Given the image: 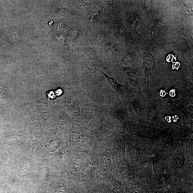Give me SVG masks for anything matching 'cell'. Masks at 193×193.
<instances>
[{
	"mask_svg": "<svg viewBox=\"0 0 193 193\" xmlns=\"http://www.w3.org/2000/svg\"><path fill=\"white\" fill-rule=\"evenodd\" d=\"M97 70H99V72L101 73L102 74L104 75L105 77L107 79L108 82L109 83V84L111 85L115 90L117 91L119 93L122 95H125V86L118 84L113 78L108 76L106 74L102 72V71H100L98 69H97Z\"/></svg>",
	"mask_w": 193,
	"mask_h": 193,
	"instance_id": "6da1fadb",
	"label": "cell"
},
{
	"mask_svg": "<svg viewBox=\"0 0 193 193\" xmlns=\"http://www.w3.org/2000/svg\"><path fill=\"white\" fill-rule=\"evenodd\" d=\"M83 63L87 67L89 70L91 72L95 73L96 72V62L88 59L83 61Z\"/></svg>",
	"mask_w": 193,
	"mask_h": 193,
	"instance_id": "7a4b0ae2",
	"label": "cell"
},
{
	"mask_svg": "<svg viewBox=\"0 0 193 193\" xmlns=\"http://www.w3.org/2000/svg\"><path fill=\"white\" fill-rule=\"evenodd\" d=\"M85 53L88 58V59L96 62L97 61L98 58L97 53L92 48H87L85 50Z\"/></svg>",
	"mask_w": 193,
	"mask_h": 193,
	"instance_id": "3957f363",
	"label": "cell"
},
{
	"mask_svg": "<svg viewBox=\"0 0 193 193\" xmlns=\"http://www.w3.org/2000/svg\"><path fill=\"white\" fill-rule=\"evenodd\" d=\"M106 47L107 53L108 54H111L114 53L117 50V46L113 44H107Z\"/></svg>",
	"mask_w": 193,
	"mask_h": 193,
	"instance_id": "277c9868",
	"label": "cell"
},
{
	"mask_svg": "<svg viewBox=\"0 0 193 193\" xmlns=\"http://www.w3.org/2000/svg\"><path fill=\"white\" fill-rule=\"evenodd\" d=\"M116 27L118 32L121 35H123L124 34V30L123 26L120 22H118L116 24Z\"/></svg>",
	"mask_w": 193,
	"mask_h": 193,
	"instance_id": "5b68a950",
	"label": "cell"
},
{
	"mask_svg": "<svg viewBox=\"0 0 193 193\" xmlns=\"http://www.w3.org/2000/svg\"><path fill=\"white\" fill-rule=\"evenodd\" d=\"M80 29H81V28L79 25H78L75 28L74 30V35H73L75 39H76L78 37L80 31Z\"/></svg>",
	"mask_w": 193,
	"mask_h": 193,
	"instance_id": "8992f818",
	"label": "cell"
},
{
	"mask_svg": "<svg viewBox=\"0 0 193 193\" xmlns=\"http://www.w3.org/2000/svg\"><path fill=\"white\" fill-rule=\"evenodd\" d=\"M99 15V11L94 12L93 13L90 18L91 21H93L95 20H96L98 18V17Z\"/></svg>",
	"mask_w": 193,
	"mask_h": 193,
	"instance_id": "52a82bcc",
	"label": "cell"
},
{
	"mask_svg": "<svg viewBox=\"0 0 193 193\" xmlns=\"http://www.w3.org/2000/svg\"><path fill=\"white\" fill-rule=\"evenodd\" d=\"M104 36L102 34H99L96 36V41L97 43H100L102 42L104 39Z\"/></svg>",
	"mask_w": 193,
	"mask_h": 193,
	"instance_id": "ba28073f",
	"label": "cell"
},
{
	"mask_svg": "<svg viewBox=\"0 0 193 193\" xmlns=\"http://www.w3.org/2000/svg\"><path fill=\"white\" fill-rule=\"evenodd\" d=\"M59 14L62 15H68L69 13V11L67 10H59L58 11Z\"/></svg>",
	"mask_w": 193,
	"mask_h": 193,
	"instance_id": "9c48e42d",
	"label": "cell"
}]
</instances>
